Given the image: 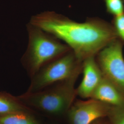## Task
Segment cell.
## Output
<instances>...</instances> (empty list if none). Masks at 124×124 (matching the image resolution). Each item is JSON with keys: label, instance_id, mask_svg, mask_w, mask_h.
<instances>
[{"label": "cell", "instance_id": "6da1fadb", "mask_svg": "<svg viewBox=\"0 0 124 124\" xmlns=\"http://www.w3.org/2000/svg\"><path fill=\"white\" fill-rule=\"evenodd\" d=\"M30 23L61 40L82 61L96 56L117 38L111 23L98 17L87 18L84 22L79 23L46 11L32 16Z\"/></svg>", "mask_w": 124, "mask_h": 124}, {"label": "cell", "instance_id": "7a4b0ae2", "mask_svg": "<svg viewBox=\"0 0 124 124\" xmlns=\"http://www.w3.org/2000/svg\"><path fill=\"white\" fill-rule=\"evenodd\" d=\"M28 44L21 62L32 77L49 62L71 49L57 37L29 23L27 24Z\"/></svg>", "mask_w": 124, "mask_h": 124}, {"label": "cell", "instance_id": "3957f363", "mask_svg": "<svg viewBox=\"0 0 124 124\" xmlns=\"http://www.w3.org/2000/svg\"><path fill=\"white\" fill-rule=\"evenodd\" d=\"M77 78L66 80L35 92L18 97L25 104L53 115L68 112L76 94L75 84Z\"/></svg>", "mask_w": 124, "mask_h": 124}, {"label": "cell", "instance_id": "277c9868", "mask_svg": "<svg viewBox=\"0 0 124 124\" xmlns=\"http://www.w3.org/2000/svg\"><path fill=\"white\" fill-rule=\"evenodd\" d=\"M82 62L70 50L42 67L31 77L27 92L38 91L61 81L78 78L82 72Z\"/></svg>", "mask_w": 124, "mask_h": 124}, {"label": "cell", "instance_id": "5b68a950", "mask_svg": "<svg viewBox=\"0 0 124 124\" xmlns=\"http://www.w3.org/2000/svg\"><path fill=\"white\" fill-rule=\"evenodd\" d=\"M124 46L117 38L101 49L95 58L103 76L124 94Z\"/></svg>", "mask_w": 124, "mask_h": 124}, {"label": "cell", "instance_id": "8992f818", "mask_svg": "<svg viewBox=\"0 0 124 124\" xmlns=\"http://www.w3.org/2000/svg\"><path fill=\"white\" fill-rule=\"evenodd\" d=\"M111 106L90 98L73 102L68 111L70 124H92L107 117Z\"/></svg>", "mask_w": 124, "mask_h": 124}, {"label": "cell", "instance_id": "52a82bcc", "mask_svg": "<svg viewBox=\"0 0 124 124\" xmlns=\"http://www.w3.org/2000/svg\"><path fill=\"white\" fill-rule=\"evenodd\" d=\"M81 73L83 78L76 89V94L84 99L90 98L103 77L95 56L86 58L83 61Z\"/></svg>", "mask_w": 124, "mask_h": 124}, {"label": "cell", "instance_id": "ba28073f", "mask_svg": "<svg viewBox=\"0 0 124 124\" xmlns=\"http://www.w3.org/2000/svg\"><path fill=\"white\" fill-rule=\"evenodd\" d=\"M91 98L111 106H124V93L104 77Z\"/></svg>", "mask_w": 124, "mask_h": 124}, {"label": "cell", "instance_id": "9c48e42d", "mask_svg": "<svg viewBox=\"0 0 124 124\" xmlns=\"http://www.w3.org/2000/svg\"><path fill=\"white\" fill-rule=\"evenodd\" d=\"M23 112L28 110L18 97L5 92H0V117Z\"/></svg>", "mask_w": 124, "mask_h": 124}, {"label": "cell", "instance_id": "30bf717a", "mask_svg": "<svg viewBox=\"0 0 124 124\" xmlns=\"http://www.w3.org/2000/svg\"><path fill=\"white\" fill-rule=\"evenodd\" d=\"M0 124H40L28 112H23L0 117Z\"/></svg>", "mask_w": 124, "mask_h": 124}, {"label": "cell", "instance_id": "8fae6325", "mask_svg": "<svg viewBox=\"0 0 124 124\" xmlns=\"http://www.w3.org/2000/svg\"><path fill=\"white\" fill-rule=\"evenodd\" d=\"M107 13L114 16L124 13L123 0H104Z\"/></svg>", "mask_w": 124, "mask_h": 124}, {"label": "cell", "instance_id": "7c38bea8", "mask_svg": "<svg viewBox=\"0 0 124 124\" xmlns=\"http://www.w3.org/2000/svg\"><path fill=\"white\" fill-rule=\"evenodd\" d=\"M107 117L109 124H124V106H111Z\"/></svg>", "mask_w": 124, "mask_h": 124}, {"label": "cell", "instance_id": "4fadbf2b", "mask_svg": "<svg viewBox=\"0 0 124 124\" xmlns=\"http://www.w3.org/2000/svg\"><path fill=\"white\" fill-rule=\"evenodd\" d=\"M111 23L117 38L124 43V13L114 16Z\"/></svg>", "mask_w": 124, "mask_h": 124}, {"label": "cell", "instance_id": "5bb4252c", "mask_svg": "<svg viewBox=\"0 0 124 124\" xmlns=\"http://www.w3.org/2000/svg\"><path fill=\"white\" fill-rule=\"evenodd\" d=\"M102 119L97 120L95 121V122H94L93 123H92V124H108L106 122L103 121Z\"/></svg>", "mask_w": 124, "mask_h": 124}, {"label": "cell", "instance_id": "9a60e30c", "mask_svg": "<svg viewBox=\"0 0 124 124\" xmlns=\"http://www.w3.org/2000/svg\"><path fill=\"white\" fill-rule=\"evenodd\" d=\"M123 1H124V0H123Z\"/></svg>", "mask_w": 124, "mask_h": 124}]
</instances>
